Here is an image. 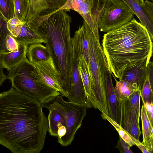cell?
<instances>
[{
    "instance_id": "1",
    "label": "cell",
    "mask_w": 153,
    "mask_h": 153,
    "mask_svg": "<svg viewBox=\"0 0 153 153\" xmlns=\"http://www.w3.org/2000/svg\"><path fill=\"white\" fill-rule=\"evenodd\" d=\"M42 108L12 87L0 93V144L13 153L40 152L48 131Z\"/></svg>"
},
{
    "instance_id": "2",
    "label": "cell",
    "mask_w": 153,
    "mask_h": 153,
    "mask_svg": "<svg viewBox=\"0 0 153 153\" xmlns=\"http://www.w3.org/2000/svg\"><path fill=\"white\" fill-rule=\"evenodd\" d=\"M102 46L109 70L119 80L127 69L150 60L152 53L153 43L146 29L134 18L104 34Z\"/></svg>"
},
{
    "instance_id": "3",
    "label": "cell",
    "mask_w": 153,
    "mask_h": 153,
    "mask_svg": "<svg viewBox=\"0 0 153 153\" xmlns=\"http://www.w3.org/2000/svg\"><path fill=\"white\" fill-rule=\"evenodd\" d=\"M65 10L45 16L40 25L46 33L45 44L61 76L67 96L70 88L72 65L71 17Z\"/></svg>"
},
{
    "instance_id": "4",
    "label": "cell",
    "mask_w": 153,
    "mask_h": 153,
    "mask_svg": "<svg viewBox=\"0 0 153 153\" xmlns=\"http://www.w3.org/2000/svg\"><path fill=\"white\" fill-rule=\"evenodd\" d=\"M9 72L12 87L38 102L43 108L60 93L45 83L34 65L25 57Z\"/></svg>"
},
{
    "instance_id": "5",
    "label": "cell",
    "mask_w": 153,
    "mask_h": 153,
    "mask_svg": "<svg viewBox=\"0 0 153 153\" xmlns=\"http://www.w3.org/2000/svg\"><path fill=\"white\" fill-rule=\"evenodd\" d=\"M87 108L86 105L65 101L60 95L56 96L50 102L48 117L49 127L56 131L62 126L66 129L65 135L58 140L62 146L71 144L86 115Z\"/></svg>"
},
{
    "instance_id": "6",
    "label": "cell",
    "mask_w": 153,
    "mask_h": 153,
    "mask_svg": "<svg viewBox=\"0 0 153 153\" xmlns=\"http://www.w3.org/2000/svg\"><path fill=\"white\" fill-rule=\"evenodd\" d=\"M89 43L88 71L92 90L97 99L99 110L109 116L106 91V80L109 70L100 42L97 41L86 22L82 25Z\"/></svg>"
},
{
    "instance_id": "7",
    "label": "cell",
    "mask_w": 153,
    "mask_h": 153,
    "mask_svg": "<svg viewBox=\"0 0 153 153\" xmlns=\"http://www.w3.org/2000/svg\"><path fill=\"white\" fill-rule=\"evenodd\" d=\"M134 15L121 0H100L95 16L100 31L106 33L130 22Z\"/></svg>"
},
{
    "instance_id": "8",
    "label": "cell",
    "mask_w": 153,
    "mask_h": 153,
    "mask_svg": "<svg viewBox=\"0 0 153 153\" xmlns=\"http://www.w3.org/2000/svg\"><path fill=\"white\" fill-rule=\"evenodd\" d=\"M96 1L67 0L64 5L58 10H72L78 12L87 23L96 39L99 40L100 39L99 29L94 15Z\"/></svg>"
},
{
    "instance_id": "9",
    "label": "cell",
    "mask_w": 153,
    "mask_h": 153,
    "mask_svg": "<svg viewBox=\"0 0 153 153\" xmlns=\"http://www.w3.org/2000/svg\"><path fill=\"white\" fill-rule=\"evenodd\" d=\"M48 86L59 92L62 96L66 97L63 90V84L61 75L51 56L47 60L33 64Z\"/></svg>"
},
{
    "instance_id": "10",
    "label": "cell",
    "mask_w": 153,
    "mask_h": 153,
    "mask_svg": "<svg viewBox=\"0 0 153 153\" xmlns=\"http://www.w3.org/2000/svg\"><path fill=\"white\" fill-rule=\"evenodd\" d=\"M119 104L120 125L136 139L139 140L141 131L139 119L132 113L128 98L118 100Z\"/></svg>"
},
{
    "instance_id": "11",
    "label": "cell",
    "mask_w": 153,
    "mask_h": 153,
    "mask_svg": "<svg viewBox=\"0 0 153 153\" xmlns=\"http://www.w3.org/2000/svg\"><path fill=\"white\" fill-rule=\"evenodd\" d=\"M79 59L72 57L70 88L67 97L68 101L82 105H85L86 97L82 81L78 68Z\"/></svg>"
},
{
    "instance_id": "12",
    "label": "cell",
    "mask_w": 153,
    "mask_h": 153,
    "mask_svg": "<svg viewBox=\"0 0 153 153\" xmlns=\"http://www.w3.org/2000/svg\"><path fill=\"white\" fill-rule=\"evenodd\" d=\"M150 60L146 59L127 69L121 80L128 82L137 89L141 90L147 77V67Z\"/></svg>"
},
{
    "instance_id": "13",
    "label": "cell",
    "mask_w": 153,
    "mask_h": 153,
    "mask_svg": "<svg viewBox=\"0 0 153 153\" xmlns=\"http://www.w3.org/2000/svg\"><path fill=\"white\" fill-rule=\"evenodd\" d=\"M78 67L86 95L85 104L87 108L99 109L97 99L91 88L88 68L83 57L79 58Z\"/></svg>"
},
{
    "instance_id": "14",
    "label": "cell",
    "mask_w": 153,
    "mask_h": 153,
    "mask_svg": "<svg viewBox=\"0 0 153 153\" xmlns=\"http://www.w3.org/2000/svg\"><path fill=\"white\" fill-rule=\"evenodd\" d=\"M14 38L19 45L45 44L47 42L45 32L41 27L38 30L35 31L31 29L25 21L23 25L20 34Z\"/></svg>"
},
{
    "instance_id": "15",
    "label": "cell",
    "mask_w": 153,
    "mask_h": 153,
    "mask_svg": "<svg viewBox=\"0 0 153 153\" xmlns=\"http://www.w3.org/2000/svg\"><path fill=\"white\" fill-rule=\"evenodd\" d=\"M108 70L106 80V98L109 117L119 125L120 112L119 101L116 97L111 75Z\"/></svg>"
},
{
    "instance_id": "16",
    "label": "cell",
    "mask_w": 153,
    "mask_h": 153,
    "mask_svg": "<svg viewBox=\"0 0 153 153\" xmlns=\"http://www.w3.org/2000/svg\"><path fill=\"white\" fill-rule=\"evenodd\" d=\"M72 51L76 53L80 58L82 56L88 67L89 56V43L83 25H79L78 30L71 38Z\"/></svg>"
},
{
    "instance_id": "17",
    "label": "cell",
    "mask_w": 153,
    "mask_h": 153,
    "mask_svg": "<svg viewBox=\"0 0 153 153\" xmlns=\"http://www.w3.org/2000/svg\"><path fill=\"white\" fill-rule=\"evenodd\" d=\"M125 3L138 18L140 23L146 29L151 40H153V21L146 14L143 7L138 0H121Z\"/></svg>"
},
{
    "instance_id": "18",
    "label": "cell",
    "mask_w": 153,
    "mask_h": 153,
    "mask_svg": "<svg viewBox=\"0 0 153 153\" xmlns=\"http://www.w3.org/2000/svg\"><path fill=\"white\" fill-rule=\"evenodd\" d=\"M28 45H19L16 52L1 51L3 67L9 71L26 57Z\"/></svg>"
},
{
    "instance_id": "19",
    "label": "cell",
    "mask_w": 153,
    "mask_h": 153,
    "mask_svg": "<svg viewBox=\"0 0 153 153\" xmlns=\"http://www.w3.org/2000/svg\"><path fill=\"white\" fill-rule=\"evenodd\" d=\"M143 141L142 143L150 153L153 150V126L148 117L146 110L143 105L141 111Z\"/></svg>"
},
{
    "instance_id": "20",
    "label": "cell",
    "mask_w": 153,
    "mask_h": 153,
    "mask_svg": "<svg viewBox=\"0 0 153 153\" xmlns=\"http://www.w3.org/2000/svg\"><path fill=\"white\" fill-rule=\"evenodd\" d=\"M27 54L29 61L33 64L48 60L51 56L46 47L41 44L30 45Z\"/></svg>"
},
{
    "instance_id": "21",
    "label": "cell",
    "mask_w": 153,
    "mask_h": 153,
    "mask_svg": "<svg viewBox=\"0 0 153 153\" xmlns=\"http://www.w3.org/2000/svg\"><path fill=\"white\" fill-rule=\"evenodd\" d=\"M48 9L45 0H30L28 10L25 21L29 22L40 14L48 13Z\"/></svg>"
},
{
    "instance_id": "22",
    "label": "cell",
    "mask_w": 153,
    "mask_h": 153,
    "mask_svg": "<svg viewBox=\"0 0 153 153\" xmlns=\"http://www.w3.org/2000/svg\"><path fill=\"white\" fill-rule=\"evenodd\" d=\"M137 89L130 83L120 80L116 81L114 91L118 100L128 98Z\"/></svg>"
},
{
    "instance_id": "23",
    "label": "cell",
    "mask_w": 153,
    "mask_h": 153,
    "mask_svg": "<svg viewBox=\"0 0 153 153\" xmlns=\"http://www.w3.org/2000/svg\"><path fill=\"white\" fill-rule=\"evenodd\" d=\"M101 116L104 120H108L118 132L119 136L125 140L130 147L135 145L130 136L131 135L122 128L118 123L110 117L104 113H102Z\"/></svg>"
},
{
    "instance_id": "24",
    "label": "cell",
    "mask_w": 153,
    "mask_h": 153,
    "mask_svg": "<svg viewBox=\"0 0 153 153\" xmlns=\"http://www.w3.org/2000/svg\"><path fill=\"white\" fill-rule=\"evenodd\" d=\"M141 90H136L128 98L130 108L132 113L137 119L140 117V104Z\"/></svg>"
},
{
    "instance_id": "25",
    "label": "cell",
    "mask_w": 153,
    "mask_h": 153,
    "mask_svg": "<svg viewBox=\"0 0 153 153\" xmlns=\"http://www.w3.org/2000/svg\"><path fill=\"white\" fill-rule=\"evenodd\" d=\"M0 11L7 21L14 16V0H0Z\"/></svg>"
},
{
    "instance_id": "26",
    "label": "cell",
    "mask_w": 153,
    "mask_h": 153,
    "mask_svg": "<svg viewBox=\"0 0 153 153\" xmlns=\"http://www.w3.org/2000/svg\"><path fill=\"white\" fill-rule=\"evenodd\" d=\"M7 21L0 11V49L1 51H7L6 46V36L11 35L7 26Z\"/></svg>"
},
{
    "instance_id": "27",
    "label": "cell",
    "mask_w": 153,
    "mask_h": 153,
    "mask_svg": "<svg viewBox=\"0 0 153 153\" xmlns=\"http://www.w3.org/2000/svg\"><path fill=\"white\" fill-rule=\"evenodd\" d=\"M25 22L21 21L16 17H13L7 21V28L14 37H17L20 34L23 25Z\"/></svg>"
},
{
    "instance_id": "28",
    "label": "cell",
    "mask_w": 153,
    "mask_h": 153,
    "mask_svg": "<svg viewBox=\"0 0 153 153\" xmlns=\"http://www.w3.org/2000/svg\"><path fill=\"white\" fill-rule=\"evenodd\" d=\"M141 97L143 104L146 102H153V90L147 77L141 90Z\"/></svg>"
},
{
    "instance_id": "29",
    "label": "cell",
    "mask_w": 153,
    "mask_h": 153,
    "mask_svg": "<svg viewBox=\"0 0 153 153\" xmlns=\"http://www.w3.org/2000/svg\"><path fill=\"white\" fill-rule=\"evenodd\" d=\"M5 41L6 48L8 51L16 52L18 51L19 44L12 35L8 34L6 36Z\"/></svg>"
},
{
    "instance_id": "30",
    "label": "cell",
    "mask_w": 153,
    "mask_h": 153,
    "mask_svg": "<svg viewBox=\"0 0 153 153\" xmlns=\"http://www.w3.org/2000/svg\"><path fill=\"white\" fill-rule=\"evenodd\" d=\"M48 5V10L53 13L62 7L67 0H45Z\"/></svg>"
},
{
    "instance_id": "31",
    "label": "cell",
    "mask_w": 153,
    "mask_h": 153,
    "mask_svg": "<svg viewBox=\"0 0 153 153\" xmlns=\"http://www.w3.org/2000/svg\"><path fill=\"white\" fill-rule=\"evenodd\" d=\"M115 147L121 153H133L129 146L119 135L117 145Z\"/></svg>"
},
{
    "instance_id": "32",
    "label": "cell",
    "mask_w": 153,
    "mask_h": 153,
    "mask_svg": "<svg viewBox=\"0 0 153 153\" xmlns=\"http://www.w3.org/2000/svg\"><path fill=\"white\" fill-rule=\"evenodd\" d=\"M15 13L14 17H16L23 22L22 15V6L20 0H14Z\"/></svg>"
},
{
    "instance_id": "33",
    "label": "cell",
    "mask_w": 153,
    "mask_h": 153,
    "mask_svg": "<svg viewBox=\"0 0 153 153\" xmlns=\"http://www.w3.org/2000/svg\"><path fill=\"white\" fill-rule=\"evenodd\" d=\"M143 7L145 11L149 18L153 21V4L148 0L144 1Z\"/></svg>"
},
{
    "instance_id": "34",
    "label": "cell",
    "mask_w": 153,
    "mask_h": 153,
    "mask_svg": "<svg viewBox=\"0 0 153 153\" xmlns=\"http://www.w3.org/2000/svg\"><path fill=\"white\" fill-rule=\"evenodd\" d=\"M143 105L146 110L151 125L153 126V102L150 103L146 102Z\"/></svg>"
},
{
    "instance_id": "35",
    "label": "cell",
    "mask_w": 153,
    "mask_h": 153,
    "mask_svg": "<svg viewBox=\"0 0 153 153\" xmlns=\"http://www.w3.org/2000/svg\"><path fill=\"white\" fill-rule=\"evenodd\" d=\"M147 77L149 81L151 88L153 90V63L149 61L147 67Z\"/></svg>"
},
{
    "instance_id": "36",
    "label": "cell",
    "mask_w": 153,
    "mask_h": 153,
    "mask_svg": "<svg viewBox=\"0 0 153 153\" xmlns=\"http://www.w3.org/2000/svg\"><path fill=\"white\" fill-rule=\"evenodd\" d=\"M22 6V15L23 22L25 19L28 13L30 0H20Z\"/></svg>"
},
{
    "instance_id": "37",
    "label": "cell",
    "mask_w": 153,
    "mask_h": 153,
    "mask_svg": "<svg viewBox=\"0 0 153 153\" xmlns=\"http://www.w3.org/2000/svg\"><path fill=\"white\" fill-rule=\"evenodd\" d=\"M3 63L1 54V50L0 49V86L2 83L7 78V76L4 73Z\"/></svg>"
},
{
    "instance_id": "38",
    "label": "cell",
    "mask_w": 153,
    "mask_h": 153,
    "mask_svg": "<svg viewBox=\"0 0 153 153\" xmlns=\"http://www.w3.org/2000/svg\"><path fill=\"white\" fill-rule=\"evenodd\" d=\"M140 2L141 4H144V0H138Z\"/></svg>"
},
{
    "instance_id": "39",
    "label": "cell",
    "mask_w": 153,
    "mask_h": 153,
    "mask_svg": "<svg viewBox=\"0 0 153 153\" xmlns=\"http://www.w3.org/2000/svg\"><path fill=\"white\" fill-rule=\"evenodd\" d=\"M152 1H153V0H151Z\"/></svg>"
}]
</instances>
